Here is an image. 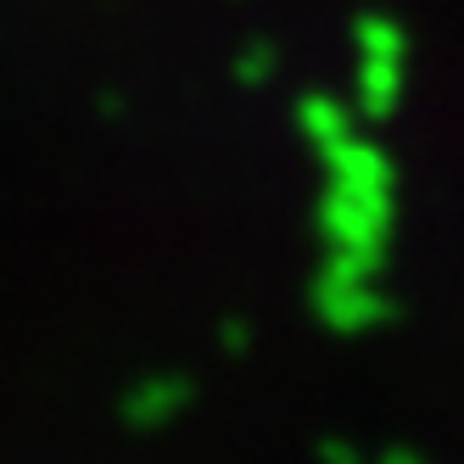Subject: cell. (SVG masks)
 Here are the masks:
<instances>
[{"mask_svg": "<svg viewBox=\"0 0 464 464\" xmlns=\"http://www.w3.org/2000/svg\"><path fill=\"white\" fill-rule=\"evenodd\" d=\"M190 381L185 375H146L140 386H129L123 392V403H118V420L129 430H140V437H151V430H169L185 409H190Z\"/></svg>", "mask_w": 464, "mask_h": 464, "instance_id": "4", "label": "cell"}, {"mask_svg": "<svg viewBox=\"0 0 464 464\" xmlns=\"http://www.w3.org/2000/svg\"><path fill=\"white\" fill-rule=\"evenodd\" d=\"M218 342H224L229 353H236V358H241V353L252 347V330H246L241 319H224V324H218Z\"/></svg>", "mask_w": 464, "mask_h": 464, "instance_id": "8", "label": "cell"}, {"mask_svg": "<svg viewBox=\"0 0 464 464\" xmlns=\"http://www.w3.org/2000/svg\"><path fill=\"white\" fill-rule=\"evenodd\" d=\"M381 269H363V263H342V257H324L319 275H314V314L324 330H336V336H363V330H375L392 303L386 291L375 285Z\"/></svg>", "mask_w": 464, "mask_h": 464, "instance_id": "3", "label": "cell"}, {"mask_svg": "<svg viewBox=\"0 0 464 464\" xmlns=\"http://www.w3.org/2000/svg\"><path fill=\"white\" fill-rule=\"evenodd\" d=\"M296 129H303V140L314 146V151H324V146H336L342 135H353L358 129V112L353 107H342L336 95H303L296 102Z\"/></svg>", "mask_w": 464, "mask_h": 464, "instance_id": "5", "label": "cell"}, {"mask_svg": "<svg viewBox=\"0 0 464 464\" xmlns=\"http://www.w3.org/2000/svg\"><path fill=\"white\" fill-rule=\"evenodd\" d=\"M319 464H363V453H358V442H347V437H324V442H319Z\"/></svg>", "mask_w": 464, "mask_h": 464, "instance_id": "7", "label": "cell"}, {"mask_svg": "<svg viewBox=\"0 0 464 464\" xmlns=\"http://www.w3.org/2000/svg\"><path fill=\"white\" fill-rule=\"evenodd\" d=\"M381 464H414V459H409V453H386Z\"/></svg>", "mask_w": 464, "mask_h": 464, "instance_id": "9", "label": "cell"}, {"mask_svg": "<svg viewBox=\"0 0 464 464\" xmlns=\"http://www.w3.org/2000/svg\"><path fill=\"white\" fill-rule=\"evenodd\" d=\"M319 162H324V196H319L324 257L381 269L392 224H397V169H392V157L353 129L336 146H324Z\"/></svg>", "mask_w": 464, "mask_h": 464, "instance_id": "1", "label": "cell"}, {"mask_svg": "<svg viewBox=\"0 0 464 464\" xmlns=\"http://www.w3.org/2000/svg\"><path fill=\"white\" fill-rule=\"evenodd\" d=\"M275 68H280V51L269 45V40H257V45H246L241 56H236V84L241 90H263L275 79Z\"/></svg>", "mask_w": 464, "mask_h": 464, "instance_id": "6", "label": "cell"}, {"mask_svg": "<svg viewBox=\"0 0 464 464\" xmlns=\"http://www.w3.org/2000/svg\"><path fill=\"white\" fill-rule=\"evenodd\" d=\"M353 51H358V79H353V95H358V118L363 123H386L403 102V62H409V40L392 17L370 12L353 23Z\"/></svg>", "mask_w": 464, "mask_h": 464, "instance_id": "2", "label": "cell"}]
</instances>
